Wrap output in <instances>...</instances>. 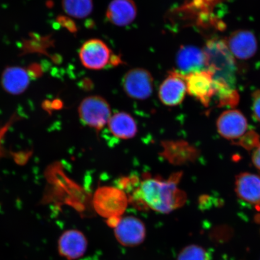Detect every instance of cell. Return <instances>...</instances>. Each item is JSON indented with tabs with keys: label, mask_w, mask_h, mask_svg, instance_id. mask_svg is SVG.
Here are the masks:
<instances>
[{
	"label": "cell",
	"mask_w": 260,
	"mask_h": 260,
	"mask_svg": "<svg viewBox=\"0 0 260 260\" xmlns=\"http://www.w3.org/2000/svg\"><path fill=\"white\" fill-rule=\"evenodd\" d=\"M182 172L172 175L168 180L159 177H145L139 181L129 202L136 207H148L157 212L167 214L183 207L187 201V195L178 187Z\"/></svg>",
	"instance_id": "obj_1"
},
{
	"label": "cell",
	"mask_w": 260,
	"mask_h": 260,
	"mask_svg": "<svg viewBox=\"0 0 260 260\" xmlns=\"http://www.w3.org/2000/svg\"><path fill=\"white\" fill-rule=\"evenodd\" d=\"M203 51L207 70L212 72L214 79L223 81L235 87L236 65L226 42L210 40L208 41Z\"/></svg>",
	"instance_id": "obj_2"
},
{
	"label": "cell",
	"mask_w": 260,
	"mask_h": 260,
	"mask_svg": "<svg viewBox=\"0 0 260 260\" xmlns=\"http://www.w3.org/2000/svg\"><path fill=\"white\" fill-rule=\"evenodd\" d=\"M128 202L125 191L110 186L98 188L93 199V207L96 212L107 219L121 216L127 207Z\"/></svg>",
	"instance_id": "obj_3"
},
{
	"label": "cell",
	"mask_w": 260,
	"mask_h": 260,
	"mask_svg": "<svg viewBox=\"0 0 260 260\" xmlns=\"http://www.w3.org/2000/svg\"><path fill=\"white\" fill-rule=\"evenodd\" d=\"M79 113L84 124L97 131L105 127L112 116L109 104L99 96H90L84 99L80 105Z\"/></svg>",
	"instance_id": "obj_4"
},
{
	"label": "cell",
	"mask_w": 260,
	"mask_h": 260,
	"mask_svg": "<svg viewBox=\"0 0 260 260\" xmlns=\"http://www.w3.org/2000/svg\"><path fill=\"white\" fill-rule=\"evenodd\" d=\"M122 86L126 95L131 99L145 100L153 92V78L144 68H134L125 75Z\"/></svg>",
	"instance_id": "obj_5"
},
{
	"label": "cell",
	"mask_w": 260,
	"mask_h": 260,
	"mask_svg": "<svg viewBox=\"0 0 260 260\" xmlns=\"http://www.w3.org/2000/svg\"><path fill=\"white\" fill-rule=\"evenodd\" d=\"M113 56L105 42L97 39L86 41L79 53L81 63L87 69L92 70H102L107 64H112Z\"/></svg>",
	"instance_id": "obj_6"
},
{
	"label": "cell",
	"mask_w": 260,
	"mask_h": 260,
	"mask_svg": "<svg viewBox=\"0 0 260 260\" xmlns=\"http://www.w3.org/2000/svg\"><path fill=\"white\" fill-rule=\"evenodd\" d=\"M187 92L199 101L205 107H209L215 94L213 74L209 70L197 71L185 75Z\"/></svg>",
	"instance_id": "obj_7"
},
{
	"label": "cell",
	"mask_w": 260,
	"mask_h": 260,
	"mask_svg": "<svg viewBox=\"0 0 260 260\" xmlns=\"http://www.w3.org/2000/svg\"><path fill=\"white\" fill-rule=\"evenodd\" d=\"M187 92L185 75L172 71L162 81L158 90L160 102L166 106H177L183 102Z\"/></svg>",
	"instance_id": "obj_8"
},
{
	"label": "cell",
	"mask_w": 260,
	"mask_h": 260,
	"mask_svg": "<svg viewBox=\"0 0 260 260\" xmlns=\"http://www.w3.org/2000/svg\"><path fill=\"white\" fill-rule=\"evenodd\" d=\"M115 228L116 238L123 246H138L144 241L145 226L137 217L127 216L121 219Z\"/></svg>",
	"instance_id": "obj_9"
},
{
	"label": "cell",
	"mask_w": 260,
	"mask_h": 260,
	"mask_svg": "<svg viewBox=\"0 0 260 260\" xmlns=\"http://www.w3.org/2000/svg\"><path fill=\"white\" fill-rule=\"evenodd\" d=\"M219 134L228 140L239 139L248 128V122L242 112L237 110L224 112L217 121Z\"/></svg>",
	"instance_id": "obj_10"
},
{
	"label": "cell",
	"mask_w": 260,
	"mask_h": 260,
	"mask_svg": "<svg viewBox=\"0 0 260 260\" xmlns=\"http://www.w3.org/2000/svg\"><path fill=\"white\" fill-rule=\"evenodd\" d=\"M161 155L170 164L183 165L193 162L199 155L198 149L184 141H168L162 142Z\"/></svg>",
	"instance_id": "obj_11"
},
{
	"label": "cell",
	"mask_w": 260,
	"mask_h": 260,
	"mask_svg": "<svg viewBox=\"0 0 260 260\" xmlns=\"http://www.w3.org/2000/svg\"><path fill=\"white\" fill-rule=\"evenodd\" d=\"M226 43L233 56L239 59H248L254 56L257 50V42L254 35L248 30L234 32Z\"/></svg>",
	"instance_id": "obj_12"
},
{
	"label": "cell",
	"mask_w": 260,
	"mask_h": 260,
	"mask_svg": "<svg viewBox=\"0 0 260 260\" xmlns=\"http://www.w3.org/2000/svg\"><path fill=\"white\" fill-rule=\"evenodd\" d=\"M58 252L69 260L79 258L86 252L87 242L86 237L78 230L67 231L61 236L58 243Z\"/></svg>",
	"instance_id": "obj_13"
},
{
	"label": "cell",
	"mask_w": 260,
	"mask_h": 260,
	"mask_svg": "<svg viewBox=\"0 0 260 260\" xmlns=\"http://www.w3.org/2000/svg\"><path fill=\"white\" fill-rule=\"evenodd\" d=\"M235 184L237 197L260 211V177L245 172L237 175Z\"/></svg>",
	"instance_id": "obj_14"
},
{
	"label": "cell",
	"mask_w": 260,
	"mask_h": 260,
	"mask_svg": "<svg viewBox=\"0 0 260 260\" xmlns=\"http://www.w3.org/2000/svg\"><path fill=\"white\" fill-rule=\"evenodd\" d=\"M176 64L178 72L184 75L207 70L204 51L190 45L180 48L176 57Z\"/></svg>",
	"instance_id": "obj_15"
},
{
	"label": "cell",
	"mask_w": 260,
	"mask_h": 260,
	"mask_svg": "<svg viewBox=\"0 0 260 260\" xmlns=\"http://www.w3.org/2000/svg\"><path fill=\"white\" fill-rule=\"evenodd\" d=\"M31 79L28 70L19 67H8L2 74V85L6 92L17 95L27 89Z\"/></svg>",
	"instance_id": "obj_16"
},
{
	"label": "cell",
	"mask_w": 260,
	"mask_h": 260,
	"mask_svg": "<svg viewBox=\"0 0 260 260\" xmlns=\"http://www.w3.org/2000/svg\"><path fill=\"white\" fill-rule=\"evenodd\" d=\"M136 15L137 8L133 0H113L106 12L108 20L119 27L131 24Z\"/></svg>",
	"instance_id": "obj_17"
},
{
	"label": "cell",
	"mask_w": 260,
	"mask_h": 260,
	"mask_svg": "<svg viewBox=\"0 0 260 260\" xmlns=\"http://www.w3.org/2000/svg\"><path fill=\"white\" fill-rule=\"evenodd\" d=\"M107 124L112 134L119 139H130L137 134L138 126L135 120L126 112L115 114L110 118Z\"/></svg>",
	"instance_id": "obj_18"
},
{
	"label": "cell",
	"mask_w": 260,
	"mask_h": 260,
	"mask_svg": "<svg viewBox=\"0 0 260 260\" xmlns=\"http://www.w3.org/2000/svg\"><path fill=\"white\" fill-rule=\"evenodd\" d=\"M215 94L214 97L217 101V106L234 108L238 105L240 96L235 87L231 86L223 81L214 79Z\"/></svg>",
	"instance_id": "obj_19"
},
{
	"label": "cell",
	"mask_w": 260,
	"mask_h": 260,
	"mask_svg": "<svg viewBox=\"0 0 260 260\" xmlns=\"http://www.w3.org/2000/svg\"><path fill=\"white\" fill-rule=\"evenodd\" d=\"M62 7L67 15L82 19L92 13L93 2L92 0H62Z\"/></svg>",
	"instance_id": "obj_20"
},
{
	"label": "cell",
	"mask_w": 260,
	"mask_h": 260,
	"mask_svg": "<svg viewBox=\"0 0 260 260\" xmlns=\"http://www.w3.org/2000/svg\"><path fill=\"white\" fill-rule=\"evenodd\" d=\"M177 260H211V255L203 247L190 245L182 250Z\"/></svg>",
	"instance_id": "obj_21"
},
{
	"label": "cell",
	"mask_w": 260,
	"mask_h": 260,
	"mask_svg": "<svg viewBox=\"0 0 260 260\" xmlns=\"http://www.w3.org/2000/svg\"><path fill=\"white\" fill-rule=\"evenodd\" d=\"M235 144L241 146L247 150L257 148L260 145L259 136L254 131H249L240 138Z\"/></svg>",
	"instance_id": "obj_22"
},
{
	"label": "cell",
	"mask_w": 260,
	"mask_h": 260,
	"mask_svg": "<svg viewBox=\"0 0 260 260\" xmlns=\"http://www.w3.org/2000/svg\"><path fill=\"white\" fill-rule=\"evenodd\" d=\"M252 110L253 115L260 122V90H256L252 93Z\"/></svg>",
	"instance_id": "obj_23"
},
{
	"label": "cell",
	"mask_w": 260,
	"mask_h": 260,
	"mask_svg": "<svg viewBox=\"0 0 260 260\" xmlns=\"http://www.w3.org/2000/svg\"><path fill=\"white\" fill-rule=\"evenodd\" d=\"M59 19L61 24L71 32H74L77 30L76 24L71 19L64 17V16H62Z\"/></svg>",
	"instance_id": "obj_24"
},
{
	"label": "cell",
	"mask_w": 260,
	"mask_h": 260,
	"mask_svg": "<svg viewBox=\"0 0 260 260\" xmlns=\"http://www.w3.org/2000/svg\"><path fill=\"white\" fill-rule=\"evenodd\" d=\"M252 161L255 167L260 171V145L255 149L252 155Z\"/></svg>",
	"instance_id": "obj_25"
}]
</instances>
